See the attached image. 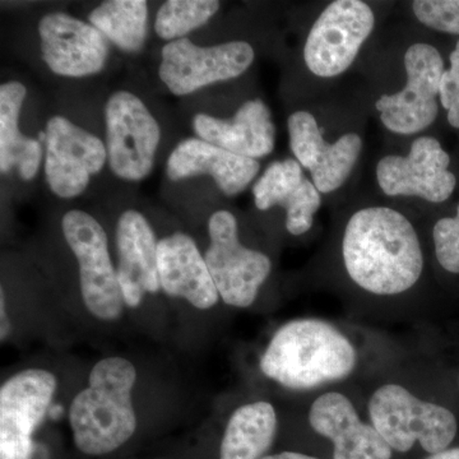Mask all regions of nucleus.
<instances>
[{
	"label": "nucleus",
	"instance_id": "393cba45",
	"mask_svg": "<svg viewBox=\"0 0 459 459\" xmlns=\"http://www.w3.org/2000/svg\"><path fill=\"white\" fill-rule=\"evenodd\" d=\"M220 5L216 0H169L157 12L155 31L162 40H180L205 25Z\"/></svg>",
	"mask_w": 459,
	"mask_h": 459
},
{
	"label": "nucleus",
	"instance_id": "a878e982",
	"mask_svg": "<svg viewBox=\"0 0 459 459\" xmlns=\"http://www.w3.org/2000/svg\"><path fill=\"white\" fill-rule=\"evenodd\" d=\"M412 11L429 29L459 36V0H416Z\"/></svg>",
	"mask_w": 459,
	"mask_h": 459
},
{
	"label": "nucleus",
	"instance_id": "f8f14e48",
	"mask_svg": "<svg viewBox=\"0 0 459 459\" xmlns=\"http://www.w3.org/2000/svg\"><path fill=\"white\" fill-rule=\"evenodd\" d=\"M57 386L50 371H21L0 388V459H30L32 434L49 410Z\"/></svg>",
	"mask_w": 459,
	"mask_h": 459
},
{
	"label": "nucleus",
	"instance_id": "2f4dec72",
	"mask_svg": "<svg viewBox=\"0 0 459 459\" xmlns=\"http://www.w3.org/2000/svg\"><path fill=\"white\" fill-rule=\"evenodd\" d=\"M39 142H40V143H42V142L47 143V132L39 133Z\"/></svg>",
	"mask_w": 459,
	"mask_h": 459
},
{
	"label": "nucleus",
	"instance_id": "1a4fd4ad",
	"mask_svg": "<svg viewBox=\"0 0 459 459\" xmlns=\"http://www.w3.org/2000/svg\"><path fill=\"white\" fill-rule=\"evenodd\" d=\"M105 123L111 171L126 181L144 179L152 171L161 140L153 115L138 96L117 91L108 100Z\"/></svg>",
	"mask_w": 459,
	"mask_h": 459
},
{
	"label": "nucleus",
	"instance_id": "bb28decb",
	"mask_svg": "<svg viewBox=\"0 0 459 459\" xmlns=\"http://www.w3.org/2000/svg\"><path fill=\"white\" fill-rule=\"evenodd\" d=\"M435 255L444 271L459 274V204L455 217H444L433 229Z\"/></svg>",
	"mask_w": 459,
	"mask_h": 459
},
{
	"label": "nucleus",
	"instance_id": "39448f33",
	"mask_svg": "<svg viewBox=\"0 0 459 459\" xmlns=\"http://www.w3.org/2000/svg\"><path fill=\"white\" fill-rule=\"evenodd\" d=\"M210 247L204 259L223 303L249 307L268 279L272 262L264 253L238 240V221L229 211H217L208 221Z\"/></svg>",
	"mask_w": 459,
	"mask_h": 459
},
{
	"label": "nucleus",
	"instance_id": "dca6fc26",
	"mask_svg": "<svg viewBox=\"0 0 459 459\" xmlns=\"http://www.w3.org/2000/svg\"><path fill=\"white\" fill-rule=\"evenodd\" d=\"M310 427L333 443V459H391L394 451L347 395L327 392L314 400Z\"/></svg>",
	"mask_w": 459,
	"mask_h": 459
},
{
	"label": "nucleus",
	"instance_id": "4be33fe9",
	"mask_svg": "<svg viewBox=\"0 0 459 459\" xmlns=\"http://www.w3.org/2000/svg\"><path fill=\"white\" fill-rule=\"evenodd\" d=\"M26 95V87L17 81L0 87V171L8 174L17 169L22 180L30 181L40 169L42 146L39 140L23 135L18 126Z\"/></svg>",
	"mask_w": 459,
	"mask_h": 459
},
{
	"label": "nucleus",
	"instance_id": "f03ea898",
	"mask_svg": "<svg viewBox=\"0 0 459 459\" xmlns=\"http://www.w3.org/2000/svg\"><path fill=\"white\" fill-rule=\"evenodd\" d=\"M358 365L355 344L327 320L287 322L273 334L261 359V370L292 391H312L351 376Z\"/></svg>",
	"mask_w": 459,
	"mask_h": 459
},
{
	"label": "nucleus",
	"instance_id": "6e6552de",
	"mask_svg": "<svg viewBox=\"0 0 459 459\" xmlns=\"http://www.w3.org/2000/svg\"><path fill=\"white\" fill-rule=\"evenodd\" d=\"M407 81L403 90L383 95L376 102L380 120L395 134H416L428 129L439 114L443 57L433 45H411L404 54Z\"/></svg>",
	"mask_w": 459,
	"mask_h": 459
},
{
	"label": "nucleus",
	"instance_id": "0eeeda50",
	"mask_svg": "<svg viewBox=\"0 0 459 459\" xmlns=\"http://www.w3.org/2000/svg\"><path fill=\"white\" fill-rule=\"evenodd\" d=\"M376 27V16L361 0H336L314 22L304 48L313 74L333 78L351 66Z\"/></svg>",
	"mask_w": 459,
	"mask_h": 459
},
{
	"label": "nucleus",
	"instance_id": "423d86ee",
	"mask_svg": "<svg viewBox=\"0 0 459 459\" xmlns=\"http://www.w3.org/2000/svg\"><path fill=\"white\" fill-rule=\"evenodd\" d=\"M62 228L80 265L81 291L87 309L101 320L120 318L126 301L108 255L105 230L91 214L78 210L65 214Z\"/></svg>",
	"mask_w": 459,
	"mask_h": 459
},
{
	"label": "nucleus",
	"instance_id": "7c9ffc66",
	"mask_svg": "<svg viewBox=\"0 0 459 459\" xmlns=\"http://www.w3.org/2000/svg\"><path fill=\"white\" fill-rule=\"evenodd\" d=\"M2 341L4 340L5 337H7V334L9 333V322H8V316H7V310H5V301H4V292H3L2 290Z\"/></svg>",
	"mask_w": 459,
	"mask_h": 459
},
{
	"label": "nucleus",
	"instance_id": "7ed1b4c3",
	"mask_svg": "<svg viewBox=\"0 0 459 459\" xmlns=\"http://www.w3.org/2000/svg\"><path fill=\"white\" fill-rule=\"evenodd\" d=\"M137 371L131 361L108 358L90 374L89 386L75 395L69 410L75 446L84 455H102L131 439L137 428L132 389Z\"/></svg>",
	"mask_w": 459,
	"mask_h": 459
},
{
	"label": "nucleus",
	"instance_id": "f257e3e1",
	"mask_svg": "<svg viewBox=\"0 0 459 459\" xmlns=\"http://www.w3.org/2000/svg\"><path fill=\"white\" fill-rule=\"evenodd\" d=\"M342 259L359 289L382 298L410 291L424 272L416 229L389 207L362 208L352 214L344 228Z\"/></svg>",
	"mask_w": 459,
	"mask_h": 459
},
{
	"label": "nucleus",
	"instance_id": "ddd939ff",
	"mask_svg": "<svg viewBox=\"0 0 459 459\" xmlns=\"http://www.w3.org/2000/svg\"><path fill=\"white\" fill-rule=\"evenodd\" d=\"M45 178L51 192L69 199L82 195L92 175L102 170L107 146L92 133L56 115L47 126Z\"/></svg>",
	"mask_w": 459,
	"mask_h": 459
},
{
	"label": "nucleus",
	"instance_id": "b1692460",
	"mask_svg": "<svg viewBox=\"0 0 459 459\" xmlns=\"http://www.w3.org/2000/svg\"><path fill=\"white\" fill-rule=\"evenodd\" d=\"M108 40L126 53L143 48L147 39L148 7L144 0H110L93 9L89 16Z\"/></svg>",
	"mask_w": 459,
	"mask_h": 459
},
{
	"label": "nucleus",
	"instance_id": "412c9836",
	"mask_svg": "<svg viewBox=\"0 0 459 459\" xmlns=\"http://www.w3.org/2000/svg\"><path fill=\"white\" fill-rule=\"evenodd\" d=\"M161 289L171 298H183L197 309L219 301V291L195 241L183 232L161 238L157 247Z\"/></svg>",
	"mask_w": 459,
	"mask_h": 459
},
{
	"label": "nucleus",
	"instance_id": "2eb2a0df",
	"mask_svg": "<svg viewBox=\"0 0 459 459\" xmlns=\"http://www.w3.org/2000/svg\"><path fill=\"white\" fill-rule=\"evenodd\" d=\"M42 59L57 75L82 78L99 74L107 65L108 39L91 23L54 12L39 22Z\"/></svg>",
	"mask_w": 459,
	"mask_h": 459
},
{
	"label": "nucleus",
	"instance_id": "4468645a",
	"mask_svg": "<svg viewBox=\"0 0 459 459\" xmlns=\"http://www.w3.org/2000/svg\"><path fill=\"white\" fill-rule=\"evenodd\" d=\"M287 128L296 161L310 171L316 189L323 195L340 189L360 157V135L347 133L334 143H328L323 138L316 117L304 110L290 115Z\"/></svg>",
	"mask_w": 459,
	"mask_h": 459
},
{
	"label": "nucleus",
	"instance_id": "c85d7f7f",
	"mask_svg": "<svg viewBox=\"0 0 459 459\" xmlns=\"http://www.w3.org/2000/svg\"><path fill=\"white\" fill-rule=\"evenodd\" d=\"M262 459H319L313 457V455H304V453L298 452H282L277 455H265Z\"/></svg>",
	"mask_w": 459,
	"mask_h": 459
},
{
	"label": "nucleus",
	"instance_id": "cd10ccee",
	"mask_svg": "<svg viewBox=\"0 0 459 459\" xmlns=\"http://www.w3.org/2000/svg\"><path fill=\"white\" fill-rule=\"evenodd\" d=\"M451 66L446 69L440 81V104L453 128L459 129V40L449 56Z\"/></svg>",
	"mask_w": 459,
	"mask_h": 459
},
{
	"label": "nucleus",
	"instance_id": "9d476101",
	"mask_svg": "<svg viewBox=\"0 0 459 459\" xmlns=\"http://www.w3.org/2000/svg\"><path fill=\"white\" fill-rule=\"evenodd\" d=\"M161 56L160 78L174 95L186 96L240 77L255 62V53L246 41L204 48L184 38L166 44Z\"/></svg>",
	"mask_w": 459,
	"mask_h": 459
},
{
	"label": "nucleus",
	"instance_id": "20e7f679",
	"mask_svg": "<svg viewBox=\"0 0 459 459\" xmlns=\"http://www.w3.org/2000/svg\"><path fill=\"white\" fill-rule=\"evenodd\" d=\"M370 424L392 451L406 453L416 443L429 455L446 451L458 433L455 413L413 394L398 383L380 385L368 403Z\"/></svg>",
	"mask_w": 459,
	"mask_h": 459
},
{
	"label": "nucleus",
	"instance_id": "6ab92c4d",
	"mask_svg": "<svg viewBox=\"0 0 459 459\" xmlns=\"http://www.w3.org/2000/svg\"><path fill=\"white\" fill-rule=\"evenodd\" d=\"M261 170L256 160L235 155L201 138H188L175 147L166 162L169 179L179 181L210 175L228 197L244 192Z\"/></svg>",
	"mask_w": 459,
	"mask_h": 459
},
{
	"label": "nucleus",
	"instance_id": "9b49d317",
	"mask_svg": "<svg viewBox=\"0 0 459 459\" xmlns=\"http://www.w3.org/2000/svg\"><path fill=\"white\" fill-rule=\"evenodd\" d=\"M451 157L434 137L412 142L407 156L383 157L377 165V180L389 197H418L430 204L451 198L457 178L449 171Z\"/></svg>",
	"mask_w": 459,
	"mask_h": 459
},
{
	"label": "nucleus",
	"instance_id": "f3484780",
	"mask_svg": "<svg viewBox=\"0 0 459 459\" xmlns=\"http://www.w3.org/2000/svg\"><path fill=\"white\" fill-rule=\"evenodd\" d=\"M157 247L155 232L143 214L129 210L120 216L117 225V273L129 307H140L147 292L156 294L161 289Z\"/></svg>",
	"mask_w": 459,
	"mask_h": 459
},
{
	"label": "nucleus",
	"instance_id": "aec40b11",
	"mask_svg": "<svg viewBox=\"0 0 459 459\" xmlns=\"http://www.w3.org/2000/svg\"><path fill=\"white\" fill-rule=\"evenodd\" d=\"M193 129L201 140L253 160L270 155L276 140L270 108L261 99L244 102L230 119L197 114Z\"/></svg>",
	"mask_w": 459,
	"mask_h": 459
},
{
	"label": "nucleus",
	"instance_id": "a211bd4d",
	"mask_svg": "<svg viewBox=\"0 0 459 459\" xmlns=\"http://www.w3.org/2000/svg\"><path fill=\"white\" fill-rule=\"evenodd\" d=\"M253 195L258 210L268 211L276 205L285 208L286 229L294 237L312 229L322 205L319 190L294 159L272 162L253 186Z\"/></svg>",
	"mask_w": 459,
	"mask_h": 459
},
{
	"label": "nucleus",
	"instance_id": "c756f323",
	"mask_svg": "<svg viewBox=\"0 0 459 459\" xmlns=\"http://www.w3.org/2000/svg\"><path fill=\"white\" fill-rule=\"evenodd\" d=\"M425 459H459V446H457V448H448L446 449V451L435 453V455H430Z\"/></svg>",
	"mask_w": 459,
	"mask_h": 459
},
{
	"label": "nucleus",
	"instance_id": "5701e85b",
	"mask_svg": "<svg viewBox=\"0 0 459 459\" xmlns=\"http://www.w3.org/2000/svg\"><path fill=\"white\" fill-rule=\"evenodd\" d=\"M277 413L270 402L259 401L238 407L223 434L220 459L263 458L273 443Z\"/></svg>",
	"mask_w": 459,
	"mask_h": 459
}]
</instances>
